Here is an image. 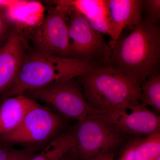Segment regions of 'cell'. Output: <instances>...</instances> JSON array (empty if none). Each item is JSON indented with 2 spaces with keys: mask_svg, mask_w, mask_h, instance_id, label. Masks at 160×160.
Returning <instances> with one entry per match:
<instances>
[{
  "mask_svg": "<svg viewBox=\"0 0 160 160\" xmlns=\"http://www.w3.org/2000/svg\"><path fill=\"white\" fill-rule=\"evenodd\" d=\"M107 67L138 87L160 67V27L142 21L111 47Z\"/></svg>",
  "mask_w": 160,
  "mask_h": 160,
  "instance_id": "obj_1",
  "label": "cell"
},
{
  "mask_svg": "<svg viewBox=\"0 0 160 160\" xmlns=\"http://www.w3.org/2000/svg\"><path fill=\"white\" fill-rule=\"evenodd\" d=\"M95 68L82 60L59 57L36 47L28 49L17 77L1 99L79 77Z\"/></svg>",
  "mask_w": 160,
  "mask_h": 160,
  "instance_id": "obj_2",
  "label": "cell"
},
{
  "mask_svg": "<svg viewBox=\"0 0 160 160\" xmlns=\"http://www.w3.org/2000/svg\"><path fill=\"white\" fill-rule=\"evenodd\" d=\"M78 78L88 103L101 114L140 101V87L107 66L95 68Z\"/></svg>",
  "mask_w": 160,
  "mask_h": 160,
  "instance_id": "obj_3",
  "label": "cell"
},
{
  "mask_svg": "<svg viewBox=\"0 0 160 160\" xmlns=\"http://www.w3.org/2000/svg\"><path fill=\"white\" fill-rule=\"evenodd\" d=\"M72 131L79 160H90L102 153L113 152L122 144L126 136L99 113L78 121Z\"/></svg>",
  "mask_w": 160,
  "mask_h": 160,
  "instance_id": "obj_4",
  "label": "cell"
},
{
  "mask_svg": "<svg viewBox=\"0 0 160 160\" xmlns=\"http://www.w3.org/2000/svg\"><path fill=\"white\" fill-rule=\"evenodd\" d=\"M69 14L70 58L78 59L94 68L107 66L111 48L103 35L94 30L85 17L71 5Z\"/></svg>",
  "mask_w": 160,
  "mask_h": 160,
  "instance_id": "obj_5",
  "label": "cell"
},
{
  "mask_svg": "<svg viewBox=\"0 0 160 160\" xmlns=\"http://www.w3.org/2000/svg\"><path fill=\"white\" fill-rule=\"evenodd\" d=\"M75 78L51 83L24 95L46 103L66 117L78 122L90 115L98 113L89 105L81 84Z\"/></svg>",
  "mask_w": 160,
  "mask_h": 160,
  "instance_id": "obj_6",
  "label": "cell"
},
{
  "mask_svg": "<svg viewBox=\"0 0 160 160\" xmlns=\"http://www.w3.org/2000/svg\"><path fill=\"white\" fill-rule=\"evenodd\" d=\"M70 1H58L51 7L33 34L36 47L59 57L70 58L69 35Z\"/></svg>",
  "mask_w": 160,
  "mask_h": 160,
  "instance_id": "obj_7",
  "label": "cell"
},
{
  "mask_svg": "<svg viewBox=\"0 0 160 160\" xmlns=\"http://www.w3.org/2000/svg\"><path fill=\"white\" fill-rule=\"evenodd\" d=\"M62 125L60 117L37 103L27 112L20 126L0 138V141L4 143L41 144L55 136Z\"/></svg>",
  "mask_w": 160,
  "mask_h": 160,
  "instance_id": "obj_8",
  "label": "cell"
},
{
  "mask_svg": "<svg viewBox=\"0 0 160 160\" xmlns=\"http://www.w3.org/2000/svg\"><path fill=\"white\" fill-rule=\"evenodd\" d=\"M125 134L148 137L160 132V117L140 101L102 114Z\"/></svg>",
  "mask_w": 160,
  "mask_h": 160,
  "instance_id": "obj_9",
  "label": "cell"
},
{
  "mask_svg": "<svg viewBox=\"0 0 160 160\" xmlns=\"http://www.w3.org/2000/svg\"><path fill=\"white\" fill-rule=\"evenodd\" d=\"M28 49L23 32L13 27L7 41L0 47V95L15 81Z\"/></svg>",
  "mask_w": 160,
  "mask_h": 160,
  "instance_id": "obj_10",
  "label": "cell"
},
{
  "mask_svg": "<svg viewBox=\"0 0 160 160\" xmlns=\"http://www.w3.org/2000/svg\"><path fill=\"white\" fill-rule=\"evenodd\" d=\"M107 15L112 27L109 44L110 47L118 40L124 29L133 28L142 19V0H106Z\"/></svg>",
  "mask_w": 160,
  "mask_h": 160,
  "instance_id": "obj_11",
  "label": "cell"
},
{
  "mask_svg": "<svg viewBox=\"0 0 160 160\" xmlns=\"http://www.w3.org/2000/svg\"><path fill=\"white\" fill-rule=\"evenodd\" d=\"M38 102L25 95L0 101V138L17 129L27 112Z\"/></svg>",
  "mask_w": 160,
  "mask_h": 160,
  "instance_id": "obj_12",
  "label": "cell"
},
{
  "mask_svg": "<svg viewBox=\"0 0 160 160\" xmlns=\"http://www.w3.org/2000/svg\"><path fill=\"white\" fill-rule=\"evenodd\" d=\"M74 146L72 131L66 132L55 137L38 154L28 160H57Z\"/></svg>",
  "mask_w": 160,
  "mask_h": 160,
  "instance_id": "obj_13",
  "label": "cell"
},
{
  "mask_svg": "<svg viewBox=\"0 0 160 160\" xmlns=\"http://www.w3.org/2000/svg\"><path fill=\"white\" fill-rule=\"evenodd\" d=\"M140 102L151 106L157 113L160 112V69L144 81L140 87Z\"/></svg>",
  "mask_w": 160,
  "mask_h": 160,
  "instance_id": "obj_14",
  "label": "cell"
},
{
  "mask_svg": "<svg viewBox=\"0 0 160 160\" xmlns=\"http://www.w3.org/2000/svg\"><path fill=\"white\" fill-rule=\"evenodd\" d=\"M160 156V132L141 138L135 150V160H156Z\"/></svg>",
  "mask_w": 160,
  "mask_h": 160,
  "instance_id": "obj_15",
  "label": "cell"
},
{
  "mask_svg": "<svg viewBox=\"0 0 160 160\" xmlns=\"http://www.w3.org/2000/svg\"><path fill=\"white\" fill-rule=\"evenodd\" d=\"M87 20L108 17L106 1H70Z\"/></svg>",
  "mask_w": 160,
  "mask_h": 160,
  "instance_id": "obj_16",
  "label": "cell"
},
{
  "mask_svg": "<svg viewBox=\"0 0 160 160\" xmlns=\"http://www.w3.org/2000/svg\"><path fill=\"white\" fill-rule=\"evenodd\" d=\"M0 144V160H28L34 156L33 150L16 149Z\"/></svg>",
  "mask_w": 160,
  "mask_h": 160,
  "instance_id": "obj_17",
  "label": "cell"
},
{
  "mask_svg": "<svg viewBox=\"0 0 160 160\" xmlns=\"http://www.w3.org/2000/svg\"><path fill=\"white\" fill-rule=\"evenodd\" d=\"M142 20L153 25H159L160 21V0H142Z\"/></svg>",
  "mask_w": 160,
  "mask_h": 160,
  "instance_id": "obj_18",
  "label": "cell"
},
{
  "mask_svg": "<svg viewBox=\"0 0 160 160\" xmlns=\"http://www.w3.org/2000/svg\"><path fill=\"white\" fill-rule=\"evenodd\" d=\"M12 28L8 7L0 1V47L7 41Z\"/></svg>",
  "mask_w": 160,
  "mask_h": 160,
  "instance_id": "obj_19",
  "label": "cell"
},
{
  "mask_svg": "<svg viewBox=\"0 0 160 160\" xmlns=\"http://www.w3.org/2000/svg\"><path fill=\"white\" fill-rule=\"evenodd\" d=\"M87 21L89 22L90 26L96 31L101 34L109 35L111 37L112 27L109 18H101Z\"/></svg>",
  "mask_w": 160,
  "mask_h": 160,
  "instance_id": "obj_20",
  "label": "cell"
},
{
  "mask_svg": "<svg viewBox=\"0 0 160 160\" xmlns=\"http://www.w3.org/2000/svg\"><path fill=\"white\" fill-rule=\"evenodd\" d=\"M141 138L138 137L130 140L126 144L118 160H135V150Z\"/></svg>",
  "mask_w": 160,
  "mask_h": 160,
  "instance_id": "obj_21",
  "label": "cell"
},
{
  "mask_svg": "<svg viewBox=\"0 0 160 160\" xmlns=\"http://www.w3.org/2000/svg\"><path fill=\"white\" fill-rule=\"evenodd\" d=\"M57 160H79V159L73 147Z\"/></svg>",
  "mask_w": 160,
  "mask_h": 160,
  "instance_id": "obj_22",
  "label": "cell"
},
{
  "mask_svg": "<svg viewBox=\"0 0 160 160\" xmlns=\"http://www.w3.org/2000/svg\"><path fill=\"white\" fill-rule=\"evenodd\" d=\"M90 160H114L113 152H106L98 155Z\"/></svg>",
  "mask_w": 160,
  "mask_h": 160,
  "instance_id": "obj_23",
  "label": "cell"
},
{
  "mask_svg": "<svg viewBox=\"0 0 160 160\" xmlns=\"http://www.w3.org/2000/svg\"><path fill=\"white\" fill-rule=\"evenodd\" d=\"M156 160H160V156L158 158H157L156 159Z\"/></svg>",
  "mask_w": 160,
  "mask_h": 160,
  "instance_id": "obj_24",
  "label": "cell"
}]
</instances>
